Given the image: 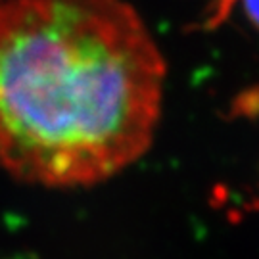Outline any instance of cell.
Instances as JSON below:
<instances>
[{
	"mask_svg": "<svg viewBox=\"0 0 259 259\" xmlns=\"http://www.w3.org/2000/svg\"><path fill=\"white\" fill-rule=\"evenodd\" d=\"M165 75L127 0H0V169L45 188L115 177L154 142Z\"/></svg>",
	"mask_w": 259,
	"mask_h": 259,
	"instance_id": "cell-1",
	"label": "cell"
},
{
	"mask_svg": "<svg viewBox=\"0 0 259 259\" xmlns=\"http://www.w3.org/2000/svg\"><path fill=\"white\" fill-rule=\"evenodd\" d=\"M242 6L251 23L259 29V0H242Z\"/></svg>",
	"mask_w": 259,
	"mask_h": 259,
	"instance_id": "cell-2",
	"label": "cell"
}]
</instances>
